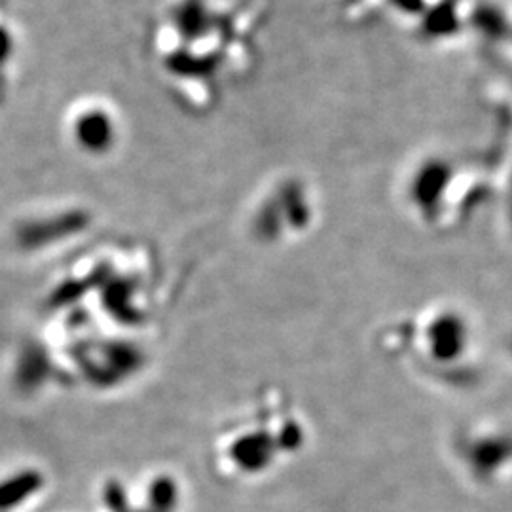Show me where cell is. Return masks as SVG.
<instances>
[{
	"instance_id": "obj_1",
	"label": "cell",
	"mask_w": 512,
	"mask_h": 512,
	"mask_svg": "<svg viewBox=\"0 0 512 512\" xmlns=\"http://www.w3.org/2000/svg\"><path fill=\"white\" fill-rule=\"evenodd\" d=\"M69 131L80 152L92 158H107L122 139V122L107 101H82L71 114Z\"/></svg>"
}]
</instances>
